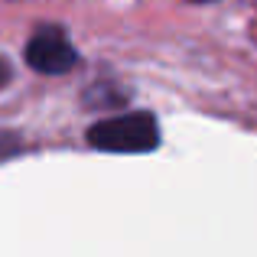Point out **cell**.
<instances>
[{
    "label": "cell",
    "mask_w": 257,
    "mask_h": 257,
    "mask_svg": "<svg viewBox=\"0 0 257 257\" xmlns=\"http://www.w3.org/2000/svg\"><path fill=\"white\" fill-rule=\"evenodd\" d=\"M88 144L104 153H150L160 147V124L147 111H131L91 124Z\"/></svg>",
    "instance_id": "obj_1"
},
{
    "label": "cell",
    "mask_w": 257,
    "mask_h": 257,
    "mask_svg": "<svg viewBox=\"0 0 257 257\" xmlns=\"http://www.w3.org/2000/svg\"><path fill=\"white\" fill-rule=\"evenodd\" d=\"M78 62V52L65 30L59 26H39L26 43V65L39 75H65Z\"/></svg>",
    "instance_id": "obj_2"
},
{
    "label": "cell",
    "mask_w": 257,
    "mask_h": 257,
    "mask_svg": "<svg viewBox=\"0 0 257 257\" xmlns=\"http://www.w3.org/2000/svg\"><path fill=\"white\" fill-rule=\"evenodd\" d=\"M7 82H10V69H7V62L0 59V88H4Z\"/></svg>",
    "instance_id": "obj_3"
},
{
    "label": "cell",
    "mask_w": 257,
    "mask_h": 257,
    "mask_svg": "<svg viewBox=\"0 0 257 257\" xmlns=\"http://www.w3.org/2000/svg\"><path fill=\"white\" fill-rule=\"evenodd\" d=\"M192 4H212V0H192Z\"/></svg>",
    "instance_id": "obj_4"
}]
</instances>
